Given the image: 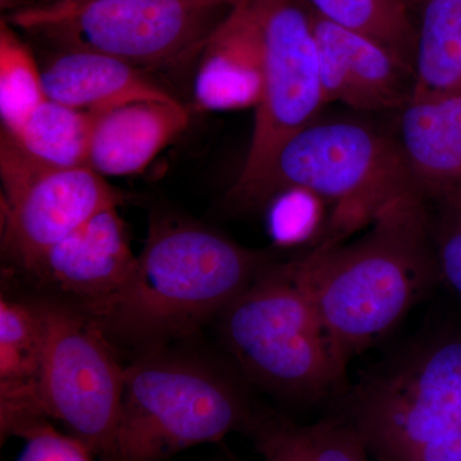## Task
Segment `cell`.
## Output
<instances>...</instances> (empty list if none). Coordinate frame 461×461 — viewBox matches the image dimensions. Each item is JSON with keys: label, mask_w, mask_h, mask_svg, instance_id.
<instances>
[{"label": "cell", "mask_w": 461, "mask_h": 461, "mask_svg": "<svg viewBox=\"0 0 461 461\" xmlns=\"http://www.w3.org/2000/svg\"><path fill=\"white\" fill-rule=\"evenodd\" d=\"M300 271L339 364L393 332L439 280L427 196L409 191L384 205L354 241H323Z\"/></svg>", "instance_id": "obj_1"}, {"label": "cell", "mask_w": 461, "mask_h": 461, "mask_svg": "<svg viewBox=\"0 0 461 461\" xmlns=\"http://www.w3.org/2000/svg\"><path fill=\"white\" fill-rule=\"evenodd\" d=\"M193 221L157 214L126 284L91 315L140 355L191 338L275 263Z\"/></svg>", "instance_id": "obj_2"}, {"label": "cell", "mask_w": 461, "mask_h": 461, "mask_svg": "<svg viewBox=\"0 0 461 461\" xmlns=\"http://www.w3.org/2000/svg\"><path fill=\"white\" fill-rule=\"evenodd\" d=\"M238 369L171 346L124 371L111 461H166L247 429L256 406Z\"/></svg>", "instance_id": "obj_3"}, {"label": "cell", "mask_w": 461, "mask_h": 461, "mask_svg": "<svg viewBox=\"0 0 461 461\" xmlns=\"http://www.w3.org/2000/svg\"><path fill=\"white\" fill-rule=\"evenodd\" d=\"M218 320L233 366L262 390L302 403L344 390L348 371L321 324L299 257L267 267Z\"/></svg>", "instance_id": "obj_4"}, {"label": "cell", "mask_w": 461, "mask_h": 461, "mask_svg": "<svg viewBox=\"0 0 461 461\" xmlns=\"http://www.w3.org/2000/svg\"><path fill=\"white\" fill-rule=\"evenodd\" d=\"M286 187L311 191L329 204V241H344L391 200L420 191L395 136L357 120H315L294 133L238 206L264 205Z\"/></svg>", "instance_id": "obj_5"}, {"label": "cell", "mask_w": 461, "mask_h": 461, "mask_svg": "<svg viewBox=\"0 0 461 461\" xmlns=\"http://www.w3.org/2000/svg\"><path fill=\"white\" fill-rule=\"evenodd\" d=\"M236 0H81L33 3L5 20L56 45L98 51L139 68L199 57Z\"/></svg>", "instance_id": "obj_6"}, {"label": "cell", "mask_w": 461, "mask_h": 461, "mask_svg": "<svg viewBox=\"0 0 461 461\" xmlns=\"http://www.w3.org/2000/svg\"><path fill=\"white\" fill-rule=\"evenodd\" d=\"M348 411L369 451L461 433V335L412 339L360 381Z\"/></svg>", "instance_id": "obj_7"}, {"label": "cell", "mask_w": 461, "mask_h": 461, "mask_svg": "<svg viewBox=\"0 0 461 461\" xmlns=\"http://www.w3.org/2000/svg\"><path fill=\"white\" fill-rule=\"evenodd\" d=\"M44 317L38 406L102 461H111L124 371L99 321L75 306L33 295Z\"/></svg>", "instance_id": "obj_8"}, {"label": "cell", "mask_w": 461, "mask_h": 461, "mask_svg": "<svg viewBox=\"0 0 461 461\" xmlns=\"http://www.w3.org/2000/svg\"><path fill=\"white\" fill-rule=\"evenodd\" d=\"M263 47V91L253 136L229 199L239 205L263 177L278 149L317 120L326 104L320 58L304 0H250Z\"/></svg>", "instance_id": "obj_9"}, {"label": "cell", "mask_w": 461, "mask_h": 461, "mask_svg": "<svg viewBox=\"0 0 461 461\" xmlns=\"http://www.w3.org/2000/svg\"><path fill=\"white\" fill-rule=\"evenodd\" d=\"M2 249L14 272H25L58 242L123 195L90 167L53 168L0 133Z\"/></svg>", "instance_id": "obj_10"}, {"label": "cell", "mask_w": 461, "mask_h": 461, "mask_svg": "<svg viewBox=\"0 0 461 461\" xmlns=\"http://www.w3.org/2000/svg\"><path fill=\"white\" fill-rule=\"evenodd\" d=\"M136 259L118 206L105 209L21 273L35 295L93 315L126 284Z\"/></svg>", "instance_id": "obj_11"}, {"label": "cell", "mask_w": 461, "mask_h": 461, "mask_svg": "<svg viewBox=\"0 0 461 461\" xmlns=\"http://www.w3.org/2000/svg\"><path fill=\"white\" fill-rule=\"evenodd\" d=\"M326 104L363 112L402 111L412 93V69L381 42L311 11Z\"/></svg>", "instance_id": "obj_12"}, {"label": "cell", "mask_w": 461, "mask_h": 461, "mask_svg": "<svg viewBox=\"0 0 461 461\" xmlns=\"http://www.w3.org/2000/svg\"><path fill=\"white\" fill-rule=\"evenodd\" d=\"M263 91V47L250 0H236L199 56L194 98L205 112L257 108Z\"/></svg>", "instance_id": "obj_13"}, {"label": "cell", "mask_w": 461, "mask_h": 461, "mask_svg": "<svg viewBox=\"0 0 461 461\" xmlns=\"http://www.w3.org/2000/svg\"><path fill=\"white\" fill-rule=\"evenodd\" d=\"M189 122V109L178 99L140 100L98 112L87 165L103 177L140 175Z\"/></svg>", "instance_id": "obj_14"}, {"label": "cell", "mask_w": 461, "mask_h": 461, "mask_svg": "<svg viewBox=\"0 0 461 461\" xmlns=\"http://www.w3.org/2000/svg\"><path fill=\"white\" fill-rule=\"evenodd\" d=\"M48 98L98 113L140 100H176L144 69L98 51L58 50L41 67Z\"/></svg>", "instance_id": "obj_15"}, {"label": "cell", "mask_w": 461, "mask_h": 461, "mask_svg": "<svg viewBox=\"0 0 461 461\" xmlns=\"http://www.w3.org/2000/svg\"><path fill=\"white\" fill-rule=\"evenodd\" d=\"M400 112L397 147L423 195L461 184V95L411 99Z\"/></svg>", "instance_id": "obj_16"}, {"label": "cell", "mask_w": 461, "mask_h": 461, "mask_svg": "<svg viewBox=\"0 0 461 461\" xmlns=\"http://www.w3.org/2000/svg\"><path fill=\"white\" fill-rule=\"evenodd\" d=\"M244 433L264 461H371L363 433L348 417L299 424L256 408Z\"/></svg>", "instance_id": "obj_17"}, {"label": "cell", "mask_w": 461, "mask_h": 461, "mask_svg": "<svg viewBox=\"0 0 461 461\" xmlns=\"http://www.w3.org/2000/svg\"><path fill=\"white\" fill-rule=\"evenodd\" d=\"M420 14L411 99L461 95V0H427Z\"/></svg>", "instance_id": "obj_18"}, {"label": "cell", "mask_w": 461, "mask_h": 461, "mask_svg": "<svg viewBox=\"0 0 461 461\" xmlns=\"http://www.w3.org/2000/svg\"><path fill=\"white\" fill-rule=\"evenodd\" d=\"M94 118L95 113L48 98L16 133L5 132L41 165L53 168L89 167Z\"/></svg>", "instance_id": "obj_19"}, {"label": "cell", "mask_w": 461, "mask_h": 461, "mask_svg": "<svg viewBox=\"0 0 461 461\" xmlns=\"http://www.w3.org/2000/svg\"><path fill=\"white\" fill-rule=\"evenodd\" d=\"M312 12L336 25L364 33L414 66L417 23L402 0H304Z\"/></svg>", "instance_id": "obj_20"}, {"label": "cell", "mask_w": 461, "mask_h": 461, "mask_svg": "<svg viewBox=\"0 0 461 461\" xmlns=\"http://www.w3.org/2000/svg\"><path fill=\"white\" fill-rule=\"evenodd\" d=\"M48 99L41 67L16 27L0 23V117L2 130L14 135Z\"/></svg>", "instance_id": "obj_21"}, {"label": "cell", "mask_w": 461, "mask_h": 461, "mask_svg": "<svg viewBox=\"0 0 461 461\" xmlns=\"http://www.w3.org/2000/svg\"><path fill=\"white\" fill-rule=\"evenodd\" d=\"M266 229L272 245L294 250L313 245L317 248L329 233V204L302 187H286L264 203Z\"/></svg>", "instance_id": "obj_22"}, {"label": "cell", "mask_w": 461, "mask_h": 461, "mask_svg": "<svg viewBox=\"0 0 461 461\" xmlns=\"http://www.w3.org/2000/svg\"><path fill=\"white\" fill-rule=\"evenodd\" d=\"M44 317L35 296H11L0 299V350L12 351L42 359Z\"/></svg>", "instance_id": "obj_23"}, {"label": "cell", "mask_w": 461, "mask_h": 461, "mask_svg": "<svg viewBox=\"0 0 461 461\" xmlns=\"http://www.w3.org/2000/svg\"><path fill=\"white\" fill-rule=\"evenodd\" d=\"M26 445L17 461H94L95 455L80 439L63 435L48 421H38L21 435Z\"/></svg>", "instance_id": "obj_24"}, {"label": "cell", "mask_w": 461, "mask_h": 461, "mask_svg": "<svg viewBox=\"0 0 461 461\" xmlns=\"http://www.w3.org/2000/svg\"><path fill=\"white\" fill-rule=\"evenodd\" d=\"M441 220L433 224L439 280L461 299V211L444 202Z\"/></svg>", "instance_id": "obj_25"}, {"label": "cell", "mask_w": 461, "mask_h": 461, "mask_svg": "<svg viewBox=\"0 0 461 461\" xmlns=\"http://www.w3.org/2000/svg\"><path fill=\"white\" fill-rule=\"evenodd\" d=\"M377 461H461V433L399 450L371 451Z\"/></svg>", "instance_id": "obj_26"}, {"label": "cell", "mask_w": 461, "mask_h": 461, "mask_svg": "<svg viewBox=\"0 0 461 461\" xmlns=\"http://www.w3.org/2000/svg\"><path fill=\"white\" fill-rule=\"evenodd\" d=\"M441 199L448 203V204L456 206V208L461 211V184L456 185L453 189L445 193L444 195L441 196Z\"/></svg>", "instance_id": "obj_27"}, {"label": "cell", "mask_w": 461, "mask_h": 461, "mask_svg": "<svg viewBox=\"0 0 461 461\" xmlns=\"http://www.w3.org/2000/svg\"><path fill=\"white\" fill-rule=\"evenodd\" d=\"M27 5L26 0H0V7L3 11H7L8 14L20 11Z\"/></svg>", "instance_id": "obj_28"}, {"label": "cell", "mask_w": 461, "mask_h": 461, "mask_svg": "<svg viewBox=\"0 0 461 461\" xmlns=\"http://www.w3.org/2000/svg\"><path fill=\"white\" fill-rule=\"evenodd\" d=\"M402 2L405 3L406 7L409 9H418L420 11V8L427 0H402Z\"/></svg>", "instance_id": "obj_29"}, {"label": "cell", "mask_w": 461, "mask_h": 461, "mask_svg": "<svg viewBox=\"0 0 461 461\" xmlns=\"http://www.w3.org/2000/svg\"><path fill=\"white\" fill-rule=\"evenodd\" d=\"M81 2V0H41V3Z\"/></svg>", "instance_id": "obj_30"}, {"label": "cell", "mask_w": 461, "mask_h": 461, "mask_svg": "<svg viewBox=\"0 0 461 461\" xmlns=\"http://www.w3.org/2000/svg\"><path fill=\"white\" fill-rule=\"evenodd\" d=\"M233 461H239V460H233Z\"/></svg>", "instance_id": "obj_31"}]
</instances>
